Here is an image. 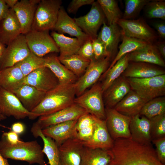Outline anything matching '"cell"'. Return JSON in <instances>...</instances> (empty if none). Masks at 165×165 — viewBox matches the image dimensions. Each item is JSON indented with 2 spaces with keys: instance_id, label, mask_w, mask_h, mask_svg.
I'll return each mask as SVG.
<instances>
[{
  "instance_id": "d4e9b609",
  "label": "cell",
  "mask_w": 165,
  "mask_h": 165,
  "mask_svg": "<svg viewBox=\"0 0 165 165\" xmlns=\"http://www.w3.org/2000/svg\"><path fill=\"white\" fill-rule=\"evenodd\" d=\"M129 62H142L165 66L164 59L154 44L149 43L145 46L127 54Z\"/></svg>"
},
{
  "instance_id": "b9f144b4",
  "label": "cell",
  "mask_w": 165,
  "mask_h": 165,
  "mask_svg": "<svg viewBox=\"0 0 165 165\" xmlns=\"http://www.w3.org/2000/svg\"><path fill=\"white\" fill-rule=\"evenodd\" d=\"M145 7L146 16L149 19H165L164 0H151Z\"/></svg>"
},
{
  "instance_id": "74e56055",
  "label": "cell",
  "mask_w": 165,
  "mask_h": 165,
  "mask_svg": "<svg viewBox=\"0 0 165 165\" xmlns=\"http://www.w3.org/2000/svg\"><path fill=\"white\" fill-rule=\"evenodd\" d=\"M108 25L117 24L122 15L118 2L115 0H97Z\"/></svg>"
},
{
  "instance_id": "8992f818",
  "label": "cell",
  "mask_w": 165,
  "mask_h": 165,
  "mask_svg": "<svg viewBox=\"0 0 165 165\" xmlns=\"http://www.w3.org/2000/svg\"><path fill=\"white\" fill-rule=\"evenodd\" d=\"M101 83L96 82L90 89L75 97L74 103L86 112L102 120L106 119L105 108Z\"/></svg>"
},
{
  "instance_id": "ac0fdd59",
  "label": "cell",
  "mask_w": 165,
  "mask_h": 165,
  "mask_svg": "<svg viewBox=\"0 0 165 165\" xmlns=\"http://www.w3.org/2000/svg\"><path fill=\"white\" fill-rule=\"evenodd\" d=\"M131 90L126 78L122 75L103 92L105 108H114Z\"/></svg>"
},
{
  "instance_id": "f35d334b",
  "label": "cell",
  "mask_w": 165,
  "mask_h": 165,
  "mask_svg": "<svg viewBox=\"0 0 165 165\" xmlns=\"http://www.w3.org/2000/svg\"><path fill=\"white\" fill-rule=\"evenodd\" d=\"M165 114V97H158L146 102L139 114L149 119L156 116Z\"/></svg>"
},
{
  "instance_id": "7402d4cb",
  "label": "cell",
  "mask_w": 165,
  "mask_h": 165,
  "mask_svg": "<svg viewBox=\"0 0 165 165\" xmlns=\"http://www.w3.org/2000/svg\"><path fill=\"white\" fill-rule=\"evenodd\" d=\"M149 119L145 116L138 114L131 117L129 129L131 138L143 144H151Z\"/></svg>"
},
{
  "instance_id": "4fadbf2b",
  "label": "cell",
  "mask_w": 165,
  "mask_h": 165,
  "mask_svg": "<svg viewBox=\"0 0 165 165\" xmlns=\"http://www.w3.org/2000/svg\"><path fill=\"white\" fill-rule=\"evenodd\" d=\"M87 113L85 110L74 103L69 106L56 112L38 117L34 123L42 130L51 125L70 121L78 120Z\"/></svg>"
},
{
  "instance_id": "d6a6232c",
  "label": "cell",
  "mask_w": 165,
  "mask_h": 165,
  "mask_svg": "<svg viewBox=\"0 0 165 165\" xmlns=\"http://www.w3.org/2000/svg\"><path fill=\"white\" fill-rule=\"evenodd\" d=\"M59 50V56L64 57L76 54L84 43L76 38H72L53 31L51 33Z\"/></svg>"
},
{
  "instance_id": "680465c9",
  "label": "cell",
  "mask_w": 165,
  "mask_h": 165,
  "mask_svg": "<svg viewBox=\"0 0 165 165\" xmlns=\"http://www.w3.org/2000/svg\"><path fill=\"white\" fill-rule=\"evenodd\" d=\"M108 165H112V164H110H110H108Z\"/></svg>"
},
{
  "instance_id": "277c9868",
  "label": "cell",
  "mask_w": 165,
  "mask_h": 165,
  "mask_svg": "<svg viewBox=\"0 0 165 165\" xmlns=\"http://www.w3.org/2000/svg\"><path fill=\"white\" fill-rule=\"evenodd\" d=\"M62 3L61 0H42L38 5L31 30L54 29Z\"/></svg>"
},
{
  "instance_id": "52a82bcc",
  "label": "cell",
  "mask_w": 165,
  "mask_h": 165,
  "mask_svg": "<svg viewBox=\"0 0 165 165\" xmlns=\"http://www.w3.org/2000/svg\"><path fill=\"white\" fill-rule=\"evenodd\" d=\"M111 59L107 57L98 60L90 61L84 73L75 83L76 96H79L86 90L94 84L106 71Z\"/></svg>"
},
{
  "instance_id": "94428289",
  "label": "cell",
  "mask_w": 165,
  "mask_h": 165,
  "mask_svg": "<svg viewBox=\"0 0 165 165\" xmlns=\"http://www.w3.org/2000/svg\"><path fill=\"white\" fill-rule=\"evenodd\" d=\"M0 121H1V120H0Z\"/></svg>"
},
{
  "instance_id": "11a10c76",
  "label": "cell",
  "mask_w": 165,
  "mask_h": 165,
  "mask_svg": "<svg viewBox=\"0 0 165 165\" xmlns=\"http://www.w3.org/2000/svg\"><path fill=\"white\" fill-rule=\"evenodd\" d=\"M6 47V45L0 40V61L5 52Z\"/></svg>"
},
{
  "instance_id": "91938a15",
  "label": "cell",
  "mask_w": 165,
  "mask_h": 165,
  "mask_svg": "<svg viewBox=\"0 0 165 165\" xmlns=\"http://www.w3.org/2000/svg\"><path fill=\"white\" fill-rule=\"evenodd\" d=\"M0 72H1V71H0Z\"/></svg>"
},
{
  "instance_id": "44dd1931",
  "label": "cell",
  "mask_w": 165,
  "mask_h": 165,
  "mask_svg": "<svg viewBox=\"0 0 165 165\" xmlns=\"http://www.w3.org/2000/svg\"><path fill=\"white\" fill-rule=\"evenodd\" d=\"M165 74L163 68L142 62H129L122 74L126 78H146Z\"/></svg>"
},
{
  "instance_id": "8d00e7d4",
  "label": "cell",
  "mask_w": 165,
  "mask_h": 165,
  "mask_svg": "<svg viewBox=\"0 0 165 165\" xmlns=\"http://www.w3.org/2000/svg\"><path fill=\"white\" fill-rule=\"evenodd\" d=\"M121 38L122 41L118 47L119 50L108 69L111 68L124 55L142 48L149 43L145 41L122 34Z\"/></svg>"
},
{
  "instance_id": "2e32d148",
  "label": "cell",
  "mask_w": 165,
  "mask_h": 165,
  "mask_svg": "<svg viewBox=\"0 0 165 165\" xmlns=\"http://www.w3.org/2000/svg\"><path fill=\"white\" fill-rule=\"evenodd\" d=\"M84 146L75 138H70L58 146L59 165H80Z\"/></svg>"
},
{
  "instance_id": "9a60e30c",
  "label": "cell",
  "mask_w": 165,
  "mask_h": 165,
  "mask_svg": "<svg viewBox=\"0 0 165 165\" xmlns=\"http://www.w3.org/2000/svg\"><path fill=\"white\" fill-rule=\"evenodd\" d=\"M24 84L31 85L46 93L56 87L59 83L51 70L44 66L35 70L25 76Z\"/></svg>"
},
{
  "instance_id": "f546056e",
  "label": "cell",
  "mask_w": 165,
  "mask_h": 165,
  "mask_svg": "<svg viewBox=\"0 0 165 165\" xmlns=\"http://www.w3.org/2000/svg\"><path fill=\"white\" fill-rule=\"evenodd\" d=\"M44 58V66L49 68L56 76L59 84H73L76 81L78 78L60 62L58 57L51 56Z\"/></svg>"
},
{
  "instance_id": "681fc988",
  "label": "cell",
  "mask_w": 165,
  "mask_h": 165,
  "mask_svg": "<svg viewBox=\"0 0 165 165\" xmlns=\"http://www.w3.org/2000/svg\"><path fill=\"white\" fill-rule=\"evenodd\" d=\"M153 26L162 38H165V23L164 22H158L153 24Z\"/></svg>"
},
{
  "instance_id": "ffe728a7",
  "label": "cell",
  "mask_w": 165,
  "mask_h": 165,
  "mask_svg": "<svg viewBox=\"0 0 165 165\" xmlns=\"http://www.w3.org/2000/svg\"><path fill=\"white\" fill-rule=\"evenodd\" d=\"M54 29L58 33H67L75 36L83 43L90 39L77 25L74 18L68 15L62 6L60 9Z\"/></svg>"
},
{
  "instance_id": "ba28073f",
  "label": "cell",
  "mask_w": 165,
  "mask_h": 165,
  "mask_svg": "<svg viewBox=\"0 0 165 165\" xmlns=\"http://www.w3.org/2000/svg\"><path fill=\"white\" fill-rule=\"evenodd\" d=\"M117 24L120 28L122 34L154 44L158 36L142 19L127 20L121 18Z\"/></svg>"
},
{
  "instance_id": "1f68e13d",
  "label": "cell",
  "mask_w": 165,
  "mask_h": 165,
  "mask_svg": "<svg viewBox=\"0 0 165 165\" xmlns=\"http://www.w3.org/2000/svg\"><path fill=\"white\" fill-rule=\"evenodd\" d=\"M31 131L34 137H39L42 140L44 144L42 151L46 156L50 165H59L58 146L55 141L51 138L45 136L42 130L34 123Z\"/></svg>"
},
{
  "instance_id": "f6af8a7d",
  "label": "cell",
  "mask_w": 165,
  "mask_h": 165,
  "mask_svg": "<svg viewBox=\"0 0 165 165\" xmlns=\"http://www.w3.org/2000/svg\"><path fill=\"white\" fill-rule=\"evenodd\" d=\"M76 54L90 61L95 60L92 40L90 39L85 42Z\"/></svg>"
},
{
  "instance_id": "ab89813d",
  "label": "cell",
  "mask_w": 165,
  "mask_h": 165,
  "mask_svg": "<svg viewBox=\"0 0 165 165\" xmlns=\"http://www.w3.org/2000/svg\"><path fill=\"white\" fill-rule=\"evenodd\" d=\"M45 58L38 56L31 52L24 59L15 65L20 69L25 77L31 72L44 67Z\"/></svg>"
},
{
  "instance_id": "c3c4849f",
  "label": "cell",
  "mask_w": 165,
  "mask_h": 165,
  "mask_svg": "<svg viewBox=\"0 0 165 165\" xmlns=\"http://www.w3.org/2000/svg\"><path fill=\"white\" fill-rule=\"evenodd\" d=\"M1 138L11 145L16 144L20 141L18 134L11 130L3 132Z\"/></svg>"
},
{
  "instance_id": "816d5d0a",
  "label": "cell",
  "mask_w": 165,
  "mask_h": 165,
  "mask_svg": "<svg viewBox=\"0 0 165 165\" xmlns=\"http://www.w3.org/2000/svg\"><path fill=\"white\" fill-rule=\"evenodd\" d=\"M9 9L4 0H0V22L6 16Z\"/></svg>"
},
{
  "instance_id": "7a4b0ae2",
  "label": "cell",
  "mask_w": 165,
  "mask_h": 165,
  "mask_svg": "<svg viewBox=\"0 0 165 165\" xmlns=\"http://www.w3.org/2000/svg\"><path fill=\"white\" fill-rule=\"evenodd\" d=\"M76 90L75 83L59 84L46 93L40 103L31 112L32 120L53 113L74 103Z\"/></svg>"
},
{
  "instance_id": "4dcf8cb0",
  "label": "cell",
  "mask_w": 165,
  "mask_h": 165,
  "mask_svg": "<svg viewBox=\"0 0 165 165\" xmlns=\"http://www.w3.org/2000/svg\"><path fill=\"white\" fill-rule=\"evenodd\" d=\"M112 159L110 149L92 148L84 146L80 165H108Z\"/></svg>"
},
{
  "instance_id": "e0dca14e",
  "label": "cell",
  "mask_w": 165,
  "mask_h": 165,
  "mask_svg": "<svg viewBox=\"0 0 165 165\" xmlns=\"http://www.w3.org/2000/svg\"><path fill=\"white\" fill-rule=\"evenodd\" d=\"M40 0H21L13 9L20 24L22 34L31 30L35 13Z\"/></svg>"
},
{
  "instance_id": "7bdbcfd3",
  "label": "cell",
  "mask_w": 165,
  "mask_h": 165,
  "mask_svg": "<svg viewBox=\"0 0 165 165\" xmlns=\"http://www.w3.org/2000/svg\"><path fill=\"white\" fill-rule=\"evenodd\" d=\"M149 120L152 140L165 137V114L156 116Z\"/></svg>"
},
{
  "instance_id": "d6986e66",
  "label": "cell",
  "mask_w": 165,
  "mask_h": 165,
  "mask_svg": "<svg viewBox=\"0 0 165 165\" xmlns=\"http://www.w3.org/2000/svg\"><path fill=\"white\" fill-rule=\"evenodd\" d=\"M121 37V30L117 24L107 25L105 22L103 23L97 37L104 44L106 52L111 59L117 54Z\"/></svg>"
},
{
  "instance_id": "30bf717a",
  "label": "cell",
  "mask_w": 165,
  "mask_h": 165,
  "mask_svg": "<svg viewBox=\"0 0 165 165\" xmlns=\"http://www.w3.org/2000/svg\"><path fill=\"white\" fill-rule=\"evenodd\" d=\"M82 31L92 40L97 38L98 31L105 22V17L98 2L94 1L86 15L74 18Z\"/></svg>"
},
{
  "instance_id": "5b68a950",
  "label": "cell",
  "mask_w": 165,
  "mask_h": 165,
  "mask_svg": "<svg viewBox=\"0 0 165 165\" xmlns=\"http://www.w3.org/2000/svg\"><path fill=\"white\" fill-rule=\"evenodd\" d=\"M126 79L131 90L147 102L165 95V74L146 78Z\"/></svg>"
},
{
  "instance_id": "bcb514c9",
  "label": "cell",
  "mask_w": 165,
  "mask_h": 165,
  "mask_svg": "<svg viewBox=\"0 0 165 165\" xmlns=\"http://www.w3.org/2000/svg\"><path fill=\"white\" fill-rule=\"evenodd\" d=\"M156 147L155 151L160 161L165 164V137L152 140Z\"/></svg>"
},
{
  "instance_id": "4316f807",
  "label": "cell",
  "mask_w": 165,
  "mask_h": 165,
  "mask_svg": "<svg viewBox=\"0 0 165 165\" xmlns=\"http://www.w3.org/2000/svg\"><path fill=\"white\" fill-rule=\"evenodd\" d=\"M14 94L24 108L31 112L41 102L46 93L31 85L23 84Z\"/></svg>"
},
{
  "instance_id": "60d3db41",
  "label": "cell",
  "mask_w": 165,
  "mask_h": 165,
  "mask_svg": "<svg viewBox=\"0 0 165 165\" xmlns=\"http://www.w3.org/2000/svg\"><path fill=\"white\" fill-rule=\"evenodd\" d=\"M150 0H125V8L122 18L133 20L137 17Z\"/></svg>"
},
{
  "instance_id": "83f0119b",
  "label": "cell",
  "mask_w": 165,
  "mask_h": 165,
  "mask_svg": "<svg viewBox=\"0 0 165 165\" xmlns=\"http://www.w3.org/2000/svg\"><path fill=\"white\" fill-rule=\"evenodd\" d=\"M147 102L131 90L114 108L120 113L132 117L139 114Z\"/></svg>"
},
{
  "instance_id": "6da1fadb",
  "label": "cell",
  "mask_w": 165,
  "mask_h": 165,
  "mask_svg": "<svg viewBox=\"0 0 165 165\" xmlns=\"http://www.w3.org/2000/svg\"><path fill=\"white\" fill-rule=\"evenodd\" d=\"M112 165H165L159 160L152 143L143 144L131 138L114 141L110 149Z\"/></svg>"
},
{
  "instance_id": "9c48e42d",
  "label": "cell",
  "mask_w": 165,
  "mask_h": 165,
  "mask_svg": "<svg viewBox=\"0 0 165 165\" xmlns=\"http://www.w3.org/2000/svg\"><path fill=\"white\" fill-rule=\"evenodd\" d=\"M49 31L31 30L25 35L31 52L40 57L50 53L59 52V49Z\"/></svg>"
},
{
  "instance_id": "603a6c76",
  "label": "cell",
  "mask_w": 165,
  "mask_h": 165,
  "mask_svg": "<svg viewBox=\"0 0 165 165\" xmlns=\"http://www.w3.org/2000/svg\"><path fill=\"white\" fill-rule=\"evenodd\" d=\"M114 141L107 129L106 121L97 118L94 134L91 138L83 143L84 146L92 148L111 149Z\"/></svg>"
},
{
  "instance_id": "7dc6e473",
  "label": "cell",
  "mask_w": 165,
  "mask_h": 165,
  "mask_svg": "<svg viewBox=\"0 0 165 165\" xmlns=\"http://www.w3.org/2000/svg\"><path fill=\"white\" fill-rule=\"evenodd\" d=\"M94 1V0H72L67 7V11L70 13H75L82 6L91 5Z\"/></svg>"
},
{
  "instance_id": "9f6ffc18",
  "label": "cell",
  "mask_w": 165,
  "mask_h": 165,
  "mask_svg": "<svg viewBox=\"0 0 165 165\" xmlns=\"http://www.w3.org/2000/svg\"><path fill=\"white\" fill-rule=\"evenodd\" d=\"M0 165H10L7 159L3 157L0 152Z\"/></svg>"
},
{
  "instance_id": "ee69618b",
  "label": "cell",
  "mask_w": 165,
  "mask_h": 165,
  "mask_svg": "<svg viewBox=\"0 0 165 165\" xmlns=\"http://www.w3.org/2000/svg\"><path fill=\"white\" fill-rule=\"evenodd\" d=\"M92 45L95 60H98L107 57H110L104 44L97 37L92 40Z\"/></svg>"
},
{
  "instance_id": "3957f363",
  "label": "cell",
  "mask_w": 165,
  "mask_h": 165,
  "mask_svg": "<svg viewBox=\"0 0 165 165\" xmlns=\"http://www.w3.org/2000/svg\"><path fill=\"white\" fill-rule=\"evenodd\" d=\"M0 152L6 159L25 161L29 164L46 165L42 148L37 141H24L11 145L1 138Z\"/></svg>"
},
{
  "instance_id": "5bb4252c",
  "label": "cell",
  "mask_w": 165,
  "mask_h": 165,
  "mask_svg": "<svg viewBox=\"0 0 165 165\" xmlns=\"http://www.w3.org/2000/svg\"><path fill=\"white\" fill-rule=\"evenodd\" d=\"M0 113L17 119L27 117L32 120V113L26 110L15 95L0 86Z\"/></svg>"
},
{
  "instance_id": "f1b7e54d",
  "label": "cell",
  "mask_w": 165,
  "mask_h": 165,
  "mask_svg": "<svg viewBox=\"0 0 165 165\" xmlns=\"http://www.w3.org/2000/svg\"><path fill=\"white\" fill-rule=\"evenodd\" d=\"M0 86L13 94L24 84L25 76L17 65L0 70Z\"/></svg>"
},
{
  "instance_id": "f5cc1de1",
  "label": "cell",
  "mask_w": 165,
  "mask_h": 165,
  "mask_svg": "<svg viewBox=\"0 0 165 165\" xmlns=\"http://www.w3.org/2000/svg\"><path fill=\"white\" fill-rule=\"evenodd\" d=\"M160 55L164 59L165 58V43L164 41L159 42L155 44Z\"/></svg>"
},
{
  "instance_id": "484cf974",
  "label": "cell",
  "mask_w": 165,
  "mask_h": 165,
  "mask_svg": "<svg viewBox=\"0 0 165 165\" xmlns=\"http://www.w3.org/2000/svg\"><path fill=\"white\" fill-rule=\"evenodd\" d=\"M21 34L19 22L13 9H9L6 16L0 22V40L7 45Z\"/></svg>"
},
{
  "instance_id": "f907efd6",
  "label": "cell",
  "mask_w": 165,
  "mask_h": 165,
  "mask_svg": "<svg viewBox=\"0 0 165 165\" xmlns=\"http://www.w3.org/2000/svg\"><path fill=\"white\" fill-rule=\"evenodd\" d=\"M11 129V130L19 135L23 134L24 132L25 127L23 123L18 122L12 125Z\"/></svg>"
},
{
  "instance_id": "db71d44e",
  "label": "cell",
  "mask_w": 165,
  "mask_h": 165,
  "mask_svg": "<svg viewBox=\"0 0 165 165\" xmlns=\"http://www.w3.org/2000/svg\"><path fill=\"white\" fill-rule=\"evenodd\" d=\"M4 1L9 9H13L18 1V0H4Z\"/></svg>"
},
{
  "instance_id": "cb8c5ba5",
  "label": "cell",
  "mask_w": 165,
  "mask_h": 165,
  "mask_svg": "<svg viewBox=\"0 0 165 165\" xmlns=\"http://www.w3.org/2000/svg\"><path fill=\"white\" fill-rule=\"evenodd\" d=\"M78 120L53 125L42 130L44 135L53 139L58 146L68 140L75 138V127Z\"/></svg>"
},
{
  "instance_id": "8fae6325",
  "label": "cell",
  "mask_w": 165,
  "mask_h": 165,
  "mask_svg": "<svg viewBox=\"0 0 165 165\" xmlns=\"http://www.w3.org/2000/svg\"><path fill=\"white\" fill-rule=\"evenodd\" d=\"M31 52L25 35L20 34L7 45L0 61V70L15 65Z\"/></svg>"
},
{
  "instance_id": "836d02e7",
  "label": "cell",
  "mask_w": 165,
  "mask_h": 165,
  "mask_svg": "<svg viewBox=\"0 0 165 165\" xmlns=\"http://www.w3.org/2000/svg\"><path fill=\"white\" fill-rule=\"evenodd\" d=\"M97 118L86 113L78 119L75 127V138L83 143L88 141L94 134Z\"/></svg>"
},
{
  "instance_id": "7c38bea8",
  "label": "cell",
  "mask_w": 165,
  "mask_h": 165,
  "mask_svg": "<svg viewBox=\"0 0 165 165\" xmlns=\"http://www.w3.org/2000/svg\"><path fill=\"white\" fill-rule=\"evenodd\" d=\"M106 125L114 140L119 138H131L129 126L131 117L123 115L114 108H105Z\"/></svg>"
},
{
  "instance_id": "6f0895ef",
  "label": "cell",
  "mask_w": 165,
  "mask_h": 165,
  "mask_svg": "<svg viewBox=\"0 0 165 165\" xmlns=\"http://www.w3.org/2000/svg\"><path fill=\"white\" fill-rule=\"evenodd\" d=\"M6 118V117L1 114L0 113V120H4Z\"/></svg>"
},
{
  "instance_id": "e575fe53",
  "label": "cell",
  "mask_w": 165,
  "mask_h": 165,
  "mask_svg": "<svg viewBox=\"0 0 165 165\" xmlns=\"http://www.w3.org/2000/svg\"><path fill=\"white\" fill-rule=\"evenodd\" d=\"M58 58L60 62L78 78L84 73L90 62L77 54L64 57L59 56Z\"/></svg>"
},
{
  "instance_id": "d590c367",
  "label": "cell",
  "mask_w": 165,
  "mask_h": 165,
  "mask_svg": "<svg viewBox=\"0 0 165 165\" xmlns=\"http://www.w3.org/2000/svg\"><path fill=\"white\" fill-rule=\"evenodd\" d=\"M129 63L127 54L122 57L114 65L104 73L101 76L103 80L101 83L103 92L113 82L122 75Z\"/></svg>"
}]
</instances>
